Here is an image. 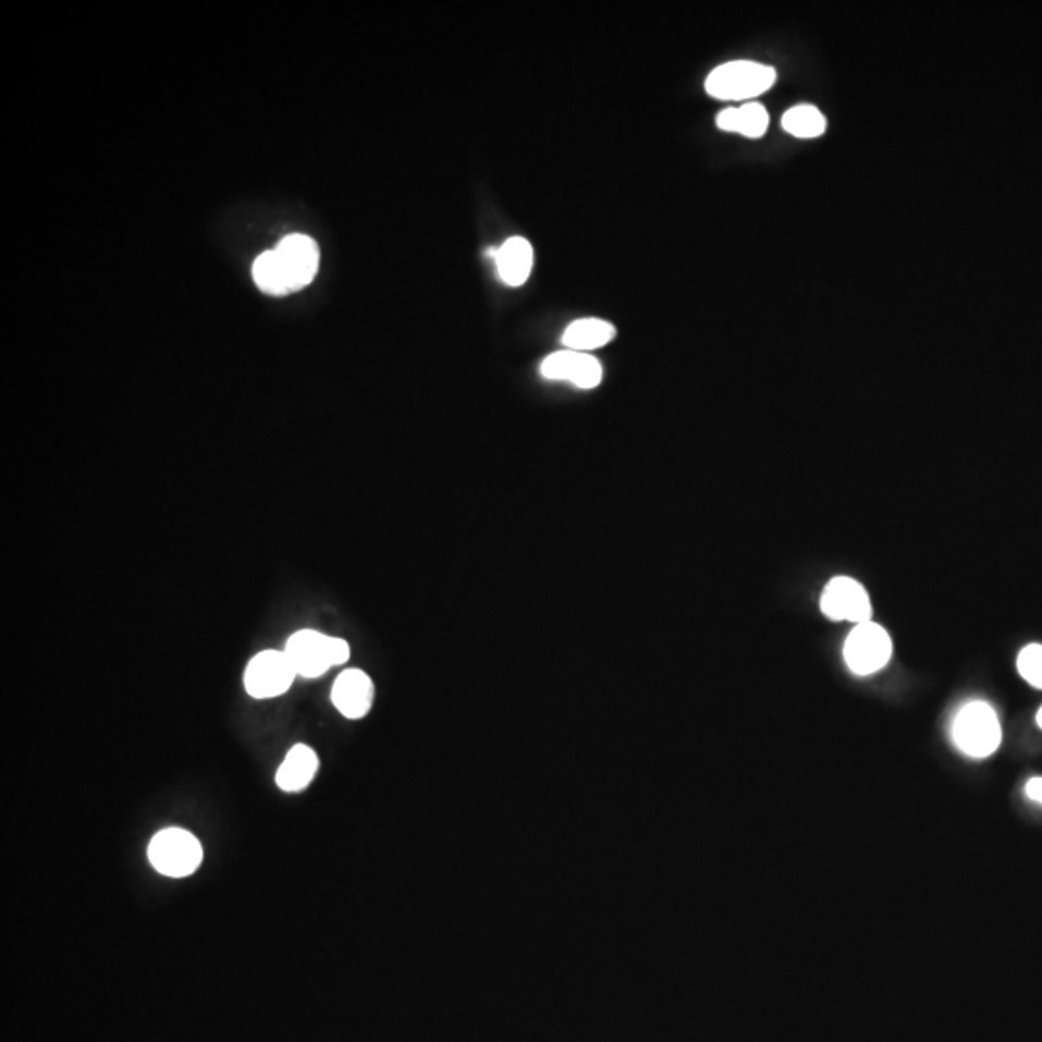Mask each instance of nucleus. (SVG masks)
I'll list each match as a JSON object with an SVG mask.
<instances>
[{
	"instance_id": "17",
	"label": "nucleus",
	"mask_w": 1042,
	"mask_h": 1042,
	"mask_svg": "<svg viewBox=\"0 0 1042 1042\" xmlns=\"http://www.w3.org/2000/svg\"><path fill=\"white\" fill-rule=\"evenodd\" d=\"M1027 796L1031 797L1037 804L1042 806V779H1033L1027 782Z\"/></svg>"
},
{
	"instance_id": "10",
	"label": "nucleus",
	"mask_w": 1042,
	"mask_h": 1042,
	"mask_svg": "<svg viewBox=\"0 0 1042 1042\" xmlns=\"http://www.w3.org/2000/svg\"><path fill=\"white\" fill-rule=\"evenodd\" d=\"M373 679L369 678L364 670H344L332 684V704L350 721H359L367 716L373 707Z\"/></svg>"
},
{
	"instance_id": "3",
	"label": "nucleus",
	"mask_w": 1042,
	"mask_h": 1042,
	"mask_svg": "<svg viewBox=\"0 0 1042 1042\" xmlns=\"http://www.w3.org/2000/svg\"><path fill=\"white\" fill-rule=\"evenodd\" d=\"M776 82V72L751 60H734L712 70L704 89L721 101H747L769 91Z\"/></svg>"
},
{
	"instance_id": "14",
	"label": "nucleus",
	"mask_w": 1042,
	"mask_h": 1042,
	"mask_svg": "<svg viewBox=\"0 0 1042 1042\" xmlns=\"http://www.w3.org/2000/svg\"><path fill=\"white\" fill-rule=\"evenodd\" d=\"M716 126L724 132L741 134V136L751 137V139L763 137L767 127H769V112L759 102H746L737 109H726V111L719 112Z\"/></svg>"
},
{
	"instance_id": "4",
	"label": "nucleus",
	"mask_w": 1042,
	"mask_h": 1042,
	"mask_svg": "<svg viewBox=\"0 0 1042 1042\" xmlns=\"http://www.w3.org/2000/svg\"><path fill=\"white\" fill-rule=\"evenodd\" d=\"M147 856L157 873L170 879H184L194 874L204 863V846L192 832L164 829L155 834Z\"/></svg>"
},
{
	"instance_id": "2",
	"label": "nucleus",
	"mask_w": 1042,
	"mask_h": 1042,
	"mask_svg": "<svg viewBox=\"0 0 1042 1042\" xmlns=\"http://www.w3.org/2000/svg\"><path fill=\"white\" fill-rule=\"evenodd\" d=\"M297 676L314 679L350 661V643L340 637L324 636L317 629H299L290 636L284 647Z\"/></svg>"
},
{
	"instance_id": "9",
	"label": "nucleus",
	"mask_w": 1042,
	"mask_h": 1042,
	"mask_svg": "<svg viewBox=\"0 0 1042 1042\" xmlns=\"http://www.w3.org/2000/svg\"><path fill=\"white\" fill-rule=\"evenodd\" d=\"M541 375L549 381H568L577 389L591 390L601 384L602 365L584 352L562 350L542 359Z\"/></svg>"
},
{
	"instance_id": "11",
	"label": "nucleus",
	"mask_w": 1042,
	"mask_h": 1042,
	"mask_svg": "<svg viewBox=\"0 0 1042 1042\" xmlns=\"http://www.w3.org/2000/svg\"><path fill=\"white\" fill-rule=\"evenodd\" d=\"M491 257L497 261V271L504 284L512 289L524 286L534 269V246L526 237H508L499 249H492Z\"/></svg>"
},
{
	"instance_id": "18",
	"label": "nucleus",
	"mask_w": 1042,
	"mask_h": 1042,
	"mask_svg": "<svg viewBox=\"0 0 1042 1042\" xmlns=\"http://www.w3.org/2000/svg\"><path fill=\"white\" fill-rule=\"evenodd\" d=\"M1037 724H1039V726L1042 728V707L1041 711H1039V714H1037Z\"/></svg>"
},
{
	"instance_id": "12",
	"label": "nucleus",
	"mask_w": 1042,
	"mask_h": 1042,
	"mask_svg": "<svg viewBox=\"0 0 1042 1042\" xmlns=\"http://www.w3.org/2000/svg\"><path fill=\"white\" fill-rule=\"evenodd\" d=\"M319 772V755L306 744L292 747L277 771V786L286 794H297L314 782Z\"/></svg>"
},
{
	"instance_id": "1",
	"label": "nucleus",
	"mask_w": 1042,
	"mask_h": 1042,
	"mask_svg": "<svg viewBox=\"0 0 1042 1042\" xmlns=\"http://www.w3.org/2000/svg\"><path fill=\"white\" fill-rule=\"evenodd\" d=\"M319 271V247L309 236L292 234L272 252H265L254 263V280L259 289L284 296L304 289Z\"/></svg>"
},
{
	"instance_id": "16",
	"label": "nucleus",
	"mask_w": 1042,
	"mask_h": 1042,
	"mask_svg": "<svg viewBox=\"0 0 1042 1042\" xmlns=\"http://www.w3.org/2000/svg\"><path fill=\"white\" fill-rule=\"evenodd\" d=\"M1017 670L1029 686L1042 689V645H1027L1017 657Z\"/></svg>"
},
{
	"instance_id": "8",
	"label": "nucleus",
	"mask_w": 1042,
	"mask_h": 1042,
	"mask_svg": "<svg viewBox=\"0 0 1042 1042\" xmlns=\"http://www.w3.org/2000/svg\"><path fill=\"white\" fill-rule=\"evenodd\" d=\"M821 611L826 618L854 622L857 626L871 622L873 606L863 585L851 577H834L822 591Z\"/></svg>"
},
{
	"instance_id": "6",
	"label": "nucleus",
	"mask_w": 1042,
	"mask_h": 1042,
	"mask_svg": "<svg viewBox=\"0 0 1042 1042\" xmlns=\"http://www.w3.org/2000/svg\"><path fill=\"white\" fill-rule=\"evenodd\" d=\"M892 637L884 627L871 622L857 624L844 645V659L857 676H871L884 669L892 657Z\"/></svg>"
},
{
	"instance_id": "15",
	"label": "nucleus",
	"mask_w": 1042,
	"mask_h": 1042,
	"mask_svg": "<svg viewBox=\"0 0 1042 1042\" xmlns=\"http://www.w3.org/2000/svg\"><path fill=\"white\" fill-rule=\"evenodd\" d=\"M782 126L792 136L811 139V137H819L824 134L826 119L813 105H797L784 114Z\"/></svg>"
},
{
	"instance_id": "5",
	"label": "nucleus",
	"mask_w": 1042,
	"mask_h": 1042,
	"mask_svg": "<svg viewBox=\"0 0 1042 1042\" xmlns=\"http://www.w3.org/2000/svg\"><path fill=\"white\" fill-rule=\"evenodd\" d=\"M954 741L959 751L983 759L994 753L1002 741V726L998 714L984 701L967 703L954 722Z\"/></svg>"
},
{
	"instance_id": "7",
	"label": "nucleus",
	"mask_w": 1042,
	"mask_h": 1042,
	"mask_svg": "<svg viewBox=\"0 0 1042 1042\" xmlns=\"http://www.w3.org/2000/svg\"><path fill=\"white\" fill-rule=\"evenodd\" d=\"M297 672L284 651H261L247 664L244 687L254 699H272L286 694Z\"/></svg>"
},
{
	"instance_id": "13",
	"label": "nucleus",
	"mask_w": 1042,
	"mask_h": 1042,
	"mask_svg": "<svg viewBox=\"0 0 1042 1042\" xmlns=\"http://www.w3.org/2000/svg\"><path fill=\"white\" fill-rule=\"evenodd\" d=\"M614 339H616V327L612 322L589 317V319H577L572 322L562 334V344L574 352L589 354L591 350H599L611 344Z\"/></svg>"
}]
</instances>
